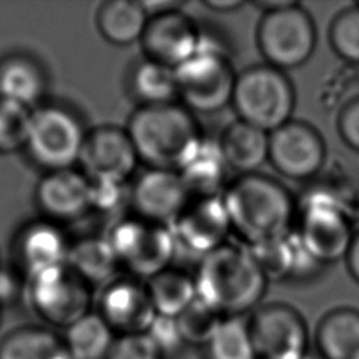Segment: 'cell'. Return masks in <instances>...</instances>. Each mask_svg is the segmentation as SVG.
Here are the masks:
<instances>
[{
  "mask_svg": "<svg viewBox=\"0 0 359 359\" xmlns=\"http://www.w3.org/2000/svg\"><path fill=\"white\" fill-rule=\"evenodd\" d=\"M222 198L231 230L248 245L290 234L296 203L275 178L258 171L238 175L227 184Z\"/></svg>",
  "mask_w": 359,
  "mask_h": 359,
  "instance_id": "1",
  "label": "cell"
},
{
  "mask_svg": "<svg viewBox=\"0 0 359 359\" xmlns=\"http://www.w3.org/2000/svg\"><path fill=\"white\" fill-rule=\"evenodd\" d=\"M194 279L198 299L223 317L252 313L268 285L250 251L227 243L201 258Z\"/></svg>",
  "mask_w": 359,
  "mask_h": 359,
  "instance_id": "2",
  "label": "cell"
},
{
  "mask_svg": "<svg viewBox=\"0 0 359 359\" xmlns=\"http://www.w3.org/2000/svg\"><path fill=\"white\" fill-rule=\"evenodd\" d=\"M126 130L139 160L149 168L174 171L203 137L192 112L178 102L139 105L129 116Z\"/></svg>",
  "mask_w": 359,
  "mask_h": 359,
  "instance_id": "3",
  "label": "cell"
},
{
  "mask_svg": "<svg viewBox=\"0 0 359 359\" xmlns=\"http://www.w3.org/2000/svg\"><path fill=\"white\" fill-rule=\"evenodd\" d=\"M294 88L285 74L268 63L254 65L236 77L231 105L240 121L273 132L292 119Z\"/></svg>",
  "mask_w": 359,
  "mask_h": 359,
  "instance_id": "4",
  "label": "cell"
},
{
  "mask_svg": "<svg viewBox=\"0 0 359 359\" xmlns=\"http://www.w3.org/2000/svg\"><path fill=\"white\" fill-rule=\"evenodd\" d=\"M296 236L306 251L320 264L346 257L353 231L346 205L328 191L314 185L304 195Z\"/></svg>",
  "mask_w": 359,
  "mask_h": 359,
  "instance_id": "5",
  "label": "cell"
},
{
  "mask_svg": "<svg viewBox=\"0 0 359 359\" xmlns=\"http://www.w3.org/2000/svg\"><path fill=\"white\" fill-rule=\"evenodd\" d=\"M255 38L265 63L285 72L310 59L317 43V29L307 10L286 0L280 7L262 13Z\"/></svg>",
  "mask_w": 359,
  "mask_h": 359,
  "instance_id": "6",
  "label": "cell"
},
{
  "mask_svg": "<svg viewBox=\"0 0 359 359\" xmlns=\"http://www.w3.org/2000/svg\"><path fill=\"white\" fill-rule=\"evenodd\" d=\"M27 297L35 316L53 330L66 331L91 313V285L69 264L29 276Z\"/></svg>",
  "mask_w": 359,
  "mask_h": 359,
  "instance_id": "7",
  "label": "cell"
},
{
  "mask_svg": "<svg viewBox=\"0 0 359 359\" xmlns=\"http://www.w3.org/2000/svg\"><path fill=\"white\" fill-rule=\"evenodd\" d=\"M107 238L126 275L143 282L170 268L177 251L170 226L139 216L116 220Z\"/></svg>",
  "mask_w": 359,
  "mask_h": 359,
  "instance_id": "8",
  "label": "cell"
},
{
  "mask_svg": "<svg viewBox=\"0 0 359 359\" xmlns=\"http://www.w3.org/2000/svg\"><path fill=\"white\" fill-rule=\"evenodd\" d=\"M86 135L76 114L60 105L45 104L32 111L25 150L46 172L73 168L80 160Z\"/></svg>",
  "mask_w": 359,
  "mask_h": 359,
  "instance_id": "9",
  "label": "cell"
},
{
  "mask_svg": "<svg viewBox=\"0 0 359 359\" xmlns=\"http://www.w3.org/2000/svg\"><path fill=\"white\" fill-rule=\"evenodd\" d=\"M236 77L229 56L198 50L175 69L178 98L191 112L215 114L231 104Z\"/></svg>",
  "mask_w": 359,
  "mask_h": 359,
  "instance_id": "10",
  "label": "cell"
},
{
  "mask_svg": "<svg viewBox=\"0 0 359 359\" xmlns=\"http://www.w3.org/2000/svg\"><path fill=\"white\" fill-rule=\"evenodd\" d=\"M257 359H309L310 335L304 317L282 302L258 306L247 318Z\"/></svg>",
  "mask_w": 359,
  "mask_h": 359,
  "instance_id": "11",
  "label": "cell"
},
{
  "mask_svg": "<svg viewBox=\"0 0 359 359\" xmlns=\"http://www.w3.org/2000/svg\"><path fill=\"white\" fill-rule=\"evenodd\" d=\"M327 157L320 132L304 121L290 119L269 133L268 160L283 177L306 181L314 178Z\"/></svg>",
  "mask_w": 359,
  "mask_h": 359,
  "instance_id": "12",
  "label": "cell"
},
{
  "mask_svg": "<svg viewBox=\"0 0 359 359\" xmlns=\"http://www.w3.org/2000/svg\"><path fill=\"white\" fill-rule=\"evenodd\" d=\"M95 311L116 337L146 334L157 317L146 282L129 275L104 285Z\"/></svg>",
  "mask_w": 359,
  "mask_h": 359,
  "instance_id": "13",
  "label": "cell"
},
{
  "mask_svg": "<svg viewBox=\"0 0 359 359\" xmlns=\"http://www.w3.org/2000/svg\"><path fill=\"white\" fill-rule=\"evenodd\" d=\"M139 157L126 128L102 125L87 132L79 163L91 181L125 184Z\"/></svg>",
  "mask_w": 359,
  "mask_h": 359,
  "instance_id": "14",
  "label": "cell"
},
{
  "mask_svg": "<svg viewBox=\"0 0 359 359\" xmlns=\"http://www.w3.org/2000/svg\"><path fill=\"white\" fill-rule=\"evenodd\" d=\"M170 227L177 248L203 257L226 244L231 223L222 195L192 196Z\"/></svg>",
  "mask_w": 359,
  "mask_h": 359,
  "instance_id": "15",
  "label": "cell"
},
{
  "mask_svg": "<svg viewBox=\"0 0 359 359\" xmlns=\"http://www.w3.org/2000/svg\"><path fill=\"white\" fill-rule=\"evenodd\" d=\"M144 57L177 69L199 50L198 24L181 8L149 17L140 39Z\"/></svg>",
  "mask_w": 359,
  "mask_h": 359,
  "instance_id": "16",
  "label": "cell"
},
{
  "mask_svg": "<svg viewBox=\"0 0 359 359\" xmlns=\"http://www.w3.org/2000/svg\"><path fill=\"white\" fill-rule=\"evenodd\" d=\"M192 195L178 171L147 168L130 188V205L136 216L171 226L182 213Z\"/></svg>",
  "mask_w": 359,
  "mask_h": 359,
  "instance_id": "17",
  "label": "cell"
},
{
  "mask_svg": "<svg viewBox=\"0 0 359 359\" xmlns=\"http://www.w3.org/2000/svg\"><path fill=\"white\" fill-rule=\"evenodd\" d=\"M35 202L49 222H77L91 212V181L74 168L45 172L35 188Z\"/></svg>",
  "mask_w": 359,
  "mask_h": 359,
  "instance_id": "18",
  "label": "cell"
},
{
  "mask_svg": "<svg viewBox=\"0 0 359 359\" xmlns=\"http://www.w3.org/2000/svg\"><path fill=\"white\" fill-rule=\"evenodd\" d=\"M70 244L62 227L46 219L28 223L15 238L20 271L27 279L41 271L67 264Z\"/></svg>",
  "mask_w": 359,
  "mask_h": 359,
  "instance_id": "19",
  "label": "cell"
},
{
  "mask_svg": "<svg viewBox=\"0 0 359 359\" xmlns=\"http://www.w3.org/2000/svg\"><path fill=\"white\" fill-rule=\"evenodd\" d=\"M318 359H359V310L341 306L328 310L314 331Z\"/></svg>",
  "mask_w": 359,
  "mask_h": 359,
  "instance_id": "20",
  "label": "cell"
},
{
  "mask_svg": "<svg viewBox=\"0 0 359 359\" xmlns=\"http://www.w3.org/2000/svg\"><path fill=\"white\" fill-rule=\"evenodd\" d=\"M219 144L229 168L251 174L268 160L269 133L237 119L223 130Z\"/></svg>",
  "mask_w": 359,
  "mask_h": 359,
  "instance_id": "21",
  "label": "cell"
},
{
  "mask_svg": "<svg viewBox=\"0 0 359 359\" xmlns=\"http://www.w3.org/2000/svg\"><path fill=\"white\" fill-rule=\"evenodd\" d=\"M0 359H72L63 335L43 324H24L0 338Z\"/></svg>",
  "mask_w": 359,
  "mask_h": 359,
  "instance_id": "22",
  "label": "cell"
},
{
  "mask_svg": "<svg viewBox=\"0 0 359 359\" xmlns=\"http://www.w3.org/2000/svg\"><path fill=\"white\" fill-rule=\"evenodd\" d=\"M227 168L219 140L202 137L178 174L192 196H213L224 187Z\"/></svg>",
  "mask_w": 359,
  "mask_h": 359,
  "instance_id": "23",
  "label": "cell"
},
{
  "mask_svg": "<svg viewBox=\"0 0 359 359\" xmlns=\"http://www.w3.org/2000/svg\"><path fill=\"white\" fill-rule=\"evenodd\" d=\"M48 86L42 66L31 56L13 53L0 59V97L32 108Z\"/></svg>",
  "mask_w": 359,
  "mask_h": 359,
  "instance_id": "24",
  "label": "cell"
},
{
  "mask_svg": "<svg viewBox=\"0 0 359 359\" xmlns=\"http://www.w3.org/2000/svg\"><path fill=\"white\" fill-rule=\"evenodd\" d=\"M149 21L142 1L109 0L100 6L95 17L101 36L116 46L140 42Z\"/></svg>",
  "mask_w": 359,
  "mask_h": 359,
  "instance_id": "25",
  "label": "cell"
},
{
  "mask_svg": "<svg viewBox=\"0 0 359 359\" xmlns=\"http://www.w3.org/2000/svg\"><path fill=\"white\" fill-rule=\"evenodd\" d=\"M67 264L91 286L107 285L121 268L107 236H88L70 244Z\"/></svg>",
  "mask_w": 359,
  "mask_h": 359,
  "instance_id": "26",
  "label": "cell"
},
{
  "mask_svg": "<svg viewBox=\"0 0 359 359\" xmlns=\"http://www.w3.org/2000/svg\"><path fill=\"white\" fill-rule=\"evenodd\" d=\"M147 292L157 316L177 318L196 300L195 279L177 268H167L146 280Z\"/></svg>",
  "mask_w": 359,
  "mask_h": 359,
  "instance_id": "27",
  "label": "cell"
},
{
  "mask_svg": "<svg viewBox=\"0 0 359 359\" xmlns=\"http://www.w3.org/2000/svg\"><path fill=\"white\" fill-rule=\"evenodd\" d=\"M129 90L140 107L175 102L178 98L175 69L143 57L130 72Z\"/></svg>",
  "mask_w": 359,
  "mask_h": 359,
  "instance_id": "28",
  "label": "cell"
},
{
  "mask_svg": "<svg viewBox=\"0 0 359 359\" xmlns=\"http://www.w3.org/2000/svg\"><path fill=\"white\" fill-rule=\"evenodd\" d=\"M115 338L97 311L88 313L63 334L72 359H107Z\"/></svg>",
  "mask_w": 359,
  "mask_h": 359,
  "instance_id": "29",
  "label": "cell"
},
{
  "mask_svg": "<svg viewBox=\"0 0 359 359\" xmlns=\"http://www.w3.org/2000/svg\"><path fill=\"white\" fill-rule=\"evenodd\" d=\"M247 250L268 280H292L300 251L296 234L248 245Z\"/></svg>",
  "mask_w": 359,
  "mask_h": 359,
  "instance_id": "30",
  "label": "cell"
},
{
  "mask_svg": "<svg viewBox=\"0 0 359 359\" xmlns=\"http://www.w3.org/2000/svg\"><path fill=\"white\" fill-rule=\"evenodd\" d=\"M202 351L205 359H257L244 317H224Z\"/></svg>",
  "mask_w": 359,
  "mask_h": 359,
  "instance_id": "31",
  "label": "cell"
},
{
  "mask_svg": "<svg viewBox=\"0 0 359 359\" xmlns=\"http://www.w3.org/2000/svg\"><path fill=\"white\" fill-rule=\"evenodd\" d=\"M223 320L222 314L198 297L175 318L184 345L194 348H203Z\"/></svg>",
  "mask_w": 359,
  "mask_h": 359,
  "instance_id": "32",
  "label": "cell"
},
{
  "mask_svg": "<svg viewBox=\"0 0 359 359\" xmlns=\"http://www.w3.org/2000/svg\"><path fill=\"white\" fill-rule=\"evenodd\" d=\"M32 108L0 97V154H11L25 149Z\"/></svg>",
  "mask_w": 359,
  "mask_h": 359,
  "instance_id": "33",
  "label": "cell"
},
{
  "mask_svg": "<svg viewBox=\"0 0 359 359\" xmlns=\"http://www.w3.org/2000/svg\"><path fill=\"white\" fill-rule=\"evenodd\" d=\"M328 38L341 59L359 65V4L341 10L332 18Z\"/></svg>",
  "mask_w": 359,
  "mask_h": 359,
  "instance_id": "34",
  "label": "cell"
},
{
  "mask_svg": "<svg viewBox=\"0 0 359 359\" xmlns=\"http://www.w3.org/2000/svg\"><path fill=\"white\" fill-rule=\"evenodd\" d=\"M164 356L154 339L146 332L116 337L107 359H164Z\"/></svg>",
  "mask_w": 359,
  "mask_h": 359,
  "instance_id": "35",
  "label": "cell"
},
{
  "mask_svg": "<svg viewBox=\"0 0 359 359\" xmlns=\"http://www.w3.org/2000/svg\"><path fill=\"white\" fill-rule=\"evenodd\" d=\"M128 202L130 203V189H126L125 184L91 181V210L111 215L119 212Z\"/></svg>",
  "mask_w": 359,
  "mask_h": 359,
  "instance_id": "36",
  "label": "cell"
},
{
  "mask_svg": "<svg viewBox=\"0 0 359 359\" xmlns=\"http://www.w3.org/2000/svg\"><path fill=\"white\" fill-rule=\"evenodd\" d=\"M337 125L345 144L359 153V95L351 98L342 107Z\"/></svg>",
  "mask_w": 359,
  "mask_h": 359,
  "instance_id": "37",
  "label": "cell"
},
{
  "mask_svg": "<svg viewBox=\"0 0 359 359\" xmlns=\"http://www.w3.org/2000/svg\"><path fill=\"white\" fill-rule=\"evenodd\" d=\"M147 334L154 339L164 355L185 346L181 339L175 318L157 316Z\"/></svg>",
  "mask_w": 359,
  "mask_h": 359,
  "instance_id": "38",
  "label": "cell"
},
{
  "mask_svg": "<svg viewBox=\"0 0 359 359\" xmlns=\"http://www.w3.org/2000/svg\"><path fill=\"white\" fill-rule=\"evenodd\" d=\"M24 273L20 269L0 266V306H8L18 300L24 290Z\"/></svg>",
  "mask_w": 359,
  "mask_h": 359,
  "instance_id": "39",
  "label": "cell"
},
{
  "mask_svg": "<svg viewBox=\"0 0 359 359\" xmlns=\"http://www.w3.org/2000/svg\"><path fill=\"white\" fill-rule=\"evenodd\" d=\"M345 261H346V266L351 276L355 279V282L359 283V231L352 238Z\"/></svg>",
  "mask_w": 359,
  "mask_h": 359,
  "instance_id": "40",
  "label": "cell"
},
{
  "mask_svg": "<svg viewBox=\"0 0 359 359\" xmlns=\"http://www.w3.org/2000/svg\"><path fill=\"white\" fill-rule=\"evenodd\" d=\"M245 3L240 0H206L203 6L215 13H231L241 8Z\"/></svg>",
  "mask_w": 359,
  "mask_h": 359,
  "instance_id": "41",
  "label": "cell"
},
{
  "mask_svg": "<svg viewBox=\"0 0 359 359\" xmlns=\"http://www.w3.org/2000/svg\"><path fill=\"white\" fill-rule=\"evenodd\" d=\"M1 320H3V314H1V306H0V325H1Z\"/></svg>",
  "mask_w": 359,
  "mask_h": 359,
  "instance_id": "42",
  "label": "cell"
},
{
  "mask_svg": "<svg viewBox=\"0 0 359 359\" xmlns=\"http://www.w3.org/2000/svg\"><path fill=\"white\" fill-rule=\"evenodd\" d=\"M309 359H313V358H311V356H310V358H309Z\"/></svg>",
  "mask_w": 359,
  "mask_h": 359,
  "instance_id": "43",
  "label": "cell"
},
{
  "mask_svg": "<svg viewBox=\"0 0 359 359\" xmlns=\"http://www.w3.org/2000/svg\"><path fill=\"white\" fill-rule=\"evenodd\" d=\"M0 266H1V265H0Z\"/></svg>",
  "mask_w": 359,
  "mask_h": 359,
  "instance_id": "44",
  "label": "cell"
}]
</instances>
